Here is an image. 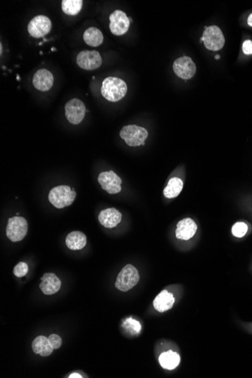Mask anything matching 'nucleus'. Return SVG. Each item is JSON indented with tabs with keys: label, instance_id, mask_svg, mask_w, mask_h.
<instances>
[{
	"label": "nucleus",
	"instance_id": "nucleus-10",
	"mask_svg": "<svg viewBox=\"0 0 252 378\" xmlns=\"http://www.w3.org/2000/svg\"><path fill=\"white\" fill-rule=\"evenodd\" d=\"M110 29L116 36H122L128 31L129 18L121 10H116L110 15Z\"/></svg>",
	"mask_w": 252,
	"mask_h": 378
},
{
	"label": "nucleus",
	"instance_id": "nucleus-8",
	"mask_svg": "<svg viewBox=\"0 0 252 378\" xmlns=\"http://www.w3.org/2000/svg\"><path fill=\"white\" fill-rule=\"evenodd\" d=\"M52 29V22L47 16L38 15L30 21L28 32L34 38H41L49 33Z\"/></svg>",
	"mask_w": 252,
	"mask_h": 378
},
{
	"label": "nucleus",
	"instance_id": "nucleus-4",
	"mask_svg": "<svg viewBox=\"0 0 252 378\" xmlns=\"http://www.w3.org/2000/svg\"><path fill=\"white\" fill-rule=\"evenodd\" d=\"M120 135L129 147H138L144 145V141L148 137V132L142 127L129 125L123 127Z\"/></svg>",
	"mask_w": 252,
	"mask_h": 378
},
{
	"label": "nucleus",
	"instance_id": "nucleus-29",
	"mask_svg": "<svg viewBox=\"0 0 252 378\" xmlns=\"http://www.w3.org/2000/svg\"><path fill=\"white\" fill-rule=\"evenodd\" d=\"M69 378H83V377H82L81 375H79V374L74 373V374H72V375H70V377H69Z\"/></svg>",
	"mask_w": 252,
	"mask_h": 378
},
{
	"label": "nucleus",
	"instance_id": "nucleus-17",
	"mask_svg": "<svg viewBox=\"0 0 252 378\" xmlns=\"http://www.w3.org/2000/svg\"><path fill=\"white\" fill-rule=\"evenodd\" d=\"M175 301L173 294L164 290L156 297L154 301V307L156 311L163 313L172 308Z\"/></svg>",
	"mask_w": 252,
	"mask_h": 378
},
{
	"label": "nucleus",
	"instance_id": "nucleus-16",
	"mask_svg": "<svg viewBox=\"0 0 252 378\" xmlns=\"http://www.w3.org/2000/svg\"><path fill=\"white\" fill-rule=\"evenodd\" d=\"M197 230V225L191 219H185L178 222L177 225L176 237L182 240H188L193 237Z\"/></svg>",
	"mask_w": 252,
	"mask_h": 378
},
{
	"label": "nucleus",
	"instance_id": "nucleus-12",
	"mask_svg": "<svg viewBox=\"0 0 252 378\" xmlns=\"http://www.w3.org/2000/svg\"><path fill=\"white\" fill-rule=\"evenodd\" d=\"M174 72L183 79H191L196 72V65L189 57L184 56L177 59L173 64Z\"/></svg>",
	"mask_w": 252,
	"mask_h": 378
},
{
	"label": "nucleus",
	"instance_id": "nucleus-31",
	"mask_svg": "<svg viewBox=\"0 0 252 378\" xmlns=\"http://www.w3.org/2000/svg\"><path fill=\"white\" fill-rule=\"evenodd\" d=\"M220 59V55H218L215 56V59Z\"/></svg>",
	"mask_w": 252,
	"mask_h": 378
},
{
	"label": "nucleus",
	"instance_id": "nucleus-26",
	"mask_svg": "<svg viewBox=\"0 0 252 378\" xmlns=\"http://www.w3.org/2000/svg\"><path fill=\"white\" fill-rule=\"evenodd\" d=\"M28 270H29V267H28V264L25 262H20L15 266L14 268V274L17 277H25L28 274Z\"/></svg>",
	"mask_w": 252,
	"mask_h": 378
},
{
	"label": "nucleus",
	"instance_id": "nucleus-2",
	"mask_svg": "<svg viewBox=\"0 0 252 378\" xmlns=\"http://www.w3.org/2000/svg\"><path fill=\"white\" fill-rule=\"evenodd\" d=\"M76 192L69 186L61 185L51 189L49 194V200L57 209L72 205L76 199Z\"/></svg>",
	"mask_w": 252,
	"mask_h": 378
},
{
	"label": "nucleus",
	"instance_id": "nucleus-24",
	"mask_svg": "<svg viewBox=\"0 0 252 378\" xmlns=\"http://www.w3.org/2000/svg\"><path fill=\"white\" fill-rule=\"evenodd\" d=\"M123 326L131 334H138L141 330V325L139 322H137L131 317L126 318Z\"/></svg>",
	"mask_w": 252,
	"mask_h": 378
},
{
	"label": "nucleus",
	"instance_id": "nucleus-22",
	"mask_svg": "<svg viewBox=\"0 0 252 378\" xmlns=\"http://www.w3.org/2000/svg\"><path fill=\"white\" fill-rule=\"evenodd\" d=\"M182 180L178 178H172L168 181V185L164 189L163 194L168 199H173L181 193L183 189Z\"/></svg>",
	"mask_w": 252,
	"mask_h": 378
},
{
	"label": "nucleus",
	"instance_id": "nucleus-23",
	"mask_svg": "<svg viewBox=\"0 0 252 378\" xmlns=\"http://www.w3.org/2000/svg\"><path fill=\"white\" fill-rule=\"evenodd\" d=\"M83 5L82 0H63L62 3V11L66 15H76L81 11Z\"/></svg>",
	"mask_w": 252,
	"mask_h": 378
},
{
	"label": "nucleus",
	"instance_id": "nucleus-20",
	"mask_svg": "<svg viewBox=\"0 0 252 378\" xmlns=\"http://www.w3.org/2000/svg\"><path fill=\"white\" fill-rule=\"evenodd\" d=\"M158 362L163 369L173 370L178 367L181 362V358L177 352L169 350L162 352L160 355Z\"/></svg>",
	"mask_w": 252,
	"mask_h": 378
},
{
	"label": "nucleus",
	"instance_id": "nucleus-18",
	"mask_svg": "<svg viewBox=\"0 0 252 378\" xmlns=\"http://www.w3.org/2000/svg\"><path fill=\"white\" fill-rule=\"evenodd\" d=\"M66 246L70 250H81L86 246L87 239L84 233L80 231H73L66 236Z\"/></svg>",
	"mask_w": 252,
	"mask_h": 378
},
{
	"label": "nucleus",
	"instance_id": "nucleus-9",
	"mask_svg": "<svg viewBox=\"0 0 252 378\" xmlns=\"http://www.w3.org/2000/svg\"><path fill=\"white\" fill-rule=\"evenodd\" d=\"M76 63L83 70H95L101 66V56L97 51H82L76 57Z\"/></svg>",
	"mask_w": 252,
	"mask_h": 378
},
{
	"label": "nucleus",
	"instance_id": "nucleus-6",
	"mask_svg": "<svg viewBox=\"0 0 252 378\" xmlns=\"http://www.w3.org/2000/svg\"><path fill=\"white\" fill-rule=\"evenodd\" d=\"M201 41H203L204 45L209 50L219 51L223 47L225 39L219 27L211 26L205 27Z\"/></svg>",
	"mask_w": 252,
	"mask_h": 378
},
{
	"label": "nucleus",
	"instance_id": "nucleus-25",
	"mask_svg": "<svg viewBox=\"0 0 252 378\" xmlns=\"http://www.w3.org/2000/svg\"><path fill=\"white\" fill-rule=\"evenodd\" d=\"M248 232V226L243 222H237L235 223L232 228V233L236 237L242 238Z\"/></svg>",
	"mask_w": 252,
	"mask_h": 378
},
{
	"label": "nucleus",
	"instance_id": "nucleus-28",
	"mask_svg": "<svg viewBox=\"0 0 252 378\" xmlns=\"http://www.w3.org/2000/svg\"><path fill=\"white\" fill-rule=\"evenodd\" d=\"M243 50L246 55H252V41H245L243 45Z\"/></svg>",
	"mask_w": 252,
	"mask_h": 378
},
{
	"label": "nucleus",
	"instance_id": "nucleus-13",
	"mask_svg": "<svg viewBox=\"0 0 252 378\" xmlns=\"http://www.w3.org/2000/svg\"><path fill=\"white\" fill-rule=\"evenodd\" d=\"M54 76L49 70L40 69L32 78L34 87L41 92H47L53 86Z\"/></svg>",
	"mask_w": 252,
	"mask_h": 378
},
{
	"label": "nucleus",
	"instance_id": "nucleus-14",
	"mask_svg": "<svg viewBox=\"0 0 252 378\" xmlns=\"http://www.w3.org/2000/svg\"><path fill=\"white\" fill-rule=\"evenodd\" d=\"M41 280L42 282L39 284V288L43 294L51 295V294H55L60 290L62 282L54 273H45Z\"/></svg>",
	"mask_w": 252,
	"mask_h": 378
},
{
	"label": "nucleus",
	"instance_id": "nucleus-7",
	"mask_svg": "<svg viewBox=\"0 0 252 378\" xmlns=\"http://www.w3.org/2000/svg\"><path fill=\"white\" fill-rule=\"evenodd\" d=\"M86 111L84 103L79 99H71L65 105V116L73 125L79 124L83 121Z\"/></svg>",
	"mask_w": 252,
	"mask_h": 378
},
{
	"label": "nucleus",
	"instance_id": "nucleus-30",
	"mask_svg": "<svg viewBox=\"0 0 252 378\" xmlns=\"http://www.w3.org/2000/svg\"><path fill=\"white\" fill-rule=\"evenodd\" d=\"M248 24H249V26L252 27V14H251L248 18Z\"/></svg>",
	"mask_w": 252,
	"mask_h": 378
},
{
	"label": "nucleus",
	"instance_id": "nucleus-15",
	"mask_svg": "<svg viewBox=\"0 0 252 378\" xmlns=\"http://www.w3.org/2000/svg\"><path fill=\"white\" fill-rule=\"evenodd\" d=\"M121 220L122 214L115 208L102 210L98 215L99 222L104 227H115L121 222Z\"/></svg>",
	"mask_w": 252,
	"mask_h": 378
},
{
	"label": "nucleus",
	"instance_id": "nucleus-5",
	"mask_svg": "<svg viewBox=\"0 0 252 378\" xmlns=\"http://www.w3.org/2000/svg\"><path fill=\"white\" fill-rule=\"evenodd\" d=\"M28 223L22 217L10 218L6 227V236L13 243L22 240L28 233Z\"/></svg>",
	"mask_w": 252,
	"mask_h": 378
},
{
	"label": "nucleus",
	"instance_id": "nucleus-1",
	"mask_svg": "<svg viewBox=\"0 0 252 378\" xmlns=\"http://www.w3.org/2000/svg\"><path fill=\"white\" fill-rule=\"evenodd\" d=\"M100 93L109 101L117 102L122 100L127 93V85L120 78H106L102 83Z\"/></svg>",
	"mask_w": 252,
	"mask_h": 378
},
{
	"label": "nucleus",
	"instance_id": "nucleus-21",
	"mask_svg": "<svg viewBox=\"0 0 252 378\" xmlns=\"http://www.w3.org/2000/svg\"><path fill=\"white\" fill-rule=\"evenodd\" d=\"M83 39L87 45L96 47L101 45L104 41V36L100 30L96 28H89L83 34Z\"/></svg>",
	"mask_w": 252,
	"mask_h": 378
},
{
	"label": "nucleus",
	"instance_id": "nucleus-11",
	"mask_svg": "<svg viewBox=\"0 0 252 378\" xmlns=\"http://www.w3.org/2000/svg\"><path fill=\"white\" fill-rule=\"evenodd\" d=\"M97 180L102 189L108 193L117 194L121 191V178L113 171L101 172Z\"/></svg>",
	"mask_w": 252,
	"mask_h": 378
},
{
	"label": "nucleus",
	"instance_id": "nucleus-19",
	"mask_svg": "<svg viewBox=\"0 0 252 378\" xmlns=\"http://www.w3.org/2000/svg\"><path fill=\"white\" fill-rule=\"evenodd\" d=\"M32 349L35 353L39 354L43 357L50 356L54 350L49 340L45 336H38L35 338L32 341Z\"/></svg>",
	"mask_w": 252,
	"mask_h": 378
},
{
	"label": "nucleus",
	"instance_id": "nucleus-27",
	"mask_svg": "<svg viewBox=\"0 0 252 378\" xmlns=\"http://www.w3.org/2000/svg\"><path fill=\"white\" fill-rule=\"evenodd\" d=\"M49 343H50L51 346H52L54 349H59L62 346V340L60 336L58 335H51L48 338Z\"/></svg>",
	"mask_w": 252,
	"mask_h": 378
},
{
	"label": "nucleus",
	"instance_id": "nucleus-3",
	"mask_svg": "<svg viewBox=\"0 0 252 378\" xmlns=\"http://www.w3.org/2000/svg\"><path fill=\"white\" fill-rule=\"evenodd\" d=\"M139 280V273L137 269L131 264H127L118 274L115 283L116 288L126 292L134 287Z\"/></svg>",
	"mask_w": 252,
	"mask_h": 378
}]
</instances>
